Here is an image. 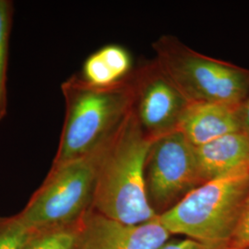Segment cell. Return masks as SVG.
Returning <instances> with one entry per match:
<instances>
[{"label": "cell", "instance_id": "1", "mask_svg": "<svg viewBox=\"0 0 249 249\" xmlns=\"http://www.w3.org/2000/svg\"><path fill=\"white\" fill-rule=\"evenodd\" d=\"M151 142L131 109L103 147L94 211L126 224L147 223L158 217L149 204L145 186V161Z\"/></svg>", "mask_w": 249, "mask_h": 249}, {"label": "cell", "instance_id": "2", "mask_svg": "<svg viewBox=\"0 0 249 249\" xmlns=\"http://www.w3.org/2000/svg\"><path fill=\"white\" fill-rule=\"evenodd\" d=\"M65 117L51 165L88 155L114 133L133 104L131 75L111 86H94L80 75L61 84Z\"/></svg>", "mask_w": 249, "mask_h": 249}, {"label": "cell", "instance_id": "3", "mask_svg": "<svg viewBox=\"0 0 249 249\" xmlns=\"http://www.w3.org/2000/svg\"><path fill=\"white\" fill-rule=\"evenodd\" d=\"M249 191V168L207 181L158 216L170 234L214 245H230Z\"/></svg>", "mask_w": 249, "mask_h": 249}, {"label": "cell", "instance_id": "4", "mask_svg": "<svg viewBox=\"0 0 249 249\" xmlns=\"http://www.w3.org/2000/svg\"><path fill=\"white\" fill-rule=\"evenodd\" d=\"M155 61L189 103L239 106L249 89V70L198 53L175 36L152 44Z\"/></svg>", "mask_w": 249, "mask_h": 249}, {"label": "cell", "instance_id": "5", "mask_svg": "<svg viewBox=\"0 0 249 249\" xmlns=\"http://www.w3.org/2000/svg\"><path fill=\"white\" fill-rule=\"evenodd\" d=\"M106 142L84 157L51 165L42 185L17 213L29 230L44 231L81 222L92 209L99 158Z\"/></svg>", "mask_w": 249, "mask_h": 249}, {"label": "cell", "instance_id": "6", "mask_svg": "<svg viewBox=\"0 0 249 249\" xmlns=\"http://www.w3.org/2000/svg\"><path fill=\"white\" fill-rule=\"evenodd\" d=\"M196 148L176 130L151 142L145 161L149 204L157 216L204 184Z\"/></svg>", "mask_w": 249, "mask_h": 249}, {"label": "cell", "instance_id": "7", "mask_svg": "<svg viewBox=\"0 0 249 249\" xmlns=\"http://www.w3.org/2000/svg\"><path fill=\"white\" fill-rule=\"evenodd\" d=\"M132 112L145 136L153 141L178 130L189 102L161 71L155 60L131 74Z\"/></svg>", "mask_w": 249, "mask_h": 249}, {"label": "cell", "instance_id": "8", "mask_svg": "<svg viewBox=\"0 0 249 249\" xmlns=\"http://www.w3.org/2000/svg\"><path fill=\"white\" fill-rule=\"evenodd\" d=\"M170 235L158 217L147 223L126 224L91 209L80 222L75 249H158Z\"/></svg>", "mask_w": 249, "mask_h": 249}, {"label": "cell", "instance_id": "9", "mask_svg": "<svg viewBox=\"0 0 249 249\" xmlns=\"http://www.w3.org/2000/svg\"><path fill=\"white\" fill-rule=\"evenodd\" d=\"M239 106L222 103H189L178 130L194 147L241 131Z\"/></svg>", "mask_w": 249, "mask_h": 249}, {"label": "cell", "instance_id": "10", "mask_svg": "<svg viewBox=\"0 0 249 249\" xmlns=\"http://www.w3.org/2000/svg\"><path fill=\"white\" fill-rule=\"evenodd\" d=\"M195 148L205 182L249 168V139L242 131Z\"/></svg>", "mask_w": 249, "mask_h": 249}, {"label": "cell", "instance_id": "11", "mask_svg": "<svg viewBox=\"0 0 249 249\" xmlns=\"http://www.w3.org/2000/svg\"><path fill=\"white\" fill-rule=\"evenodd\" d=\"M133 71L132 57L127 49L108 45L87 57L80 76L91 85L106 87L126 80Z\"/></svg>", "mask_w": 249, "mask_h": 249}, {"label": "cell", "instance_id": "12", "mask_svg": "<svg viewBox=\"0 0 249 249\" xmlns=\"http://www.w3.org/2000/svg\"><path fill=\"white\" fill-rule=\"evenodd\" d=\"M14 4L10 0H0V122L9 111L8 71L9 38L13 24Z\"/></svg>", "mask_w": 249, "mask_h": 249}, {"label": "cell", "instance_id": "13", "mask_svg": "<svg viewBox=\"0 0 249 249\" xmlns=\"http://www.w3.org/2000/svg\"><path fill=\"white\" fill-rule=\"evenodd\" d=\"M80 224L35 231L23 249H75Z\"/></svg>", "mask_w": 249, "mask_h": 249}, {"label": "cell", "instance_id": "14", "mask_svg": "<svg viewBox=\"0 0 249 249\" xmlns=\"http://www.w3.org/2000/svg\"><path fill=\"white\" fill-rule=\"evenodd\" d=\"M34 232L21 222L18 214L0 215V249H23Z\"/></svg>", "mask_w": 249, "mask_h": 249}, {"label": "cell", "instance_id": "15", "mask_svg": "<svg viewBox=\"0 0 249 249\" xmlns=\"http://www.w3.org/2000/svg\"><path fill=\"white\" fill-rule=\"evenodd\" d=\"M230 249H249V191L241 211L236 228L231 236Z\"/></svg>", "mask_w": 249, "mask_h": 249}, {"label": "cell", "instance_id": "16", "mask_svg": "<svg viewBox=\"0 0 249 249\" xmlns=\"http://www.w3.org/2000/svg\"><path fill=\"white\" fill-rule=\"evenodd\" d=\"M158 249H230V248L224 245L208 244L187 238L184 240H168Z\"/></svg>", "mask_w": 249, "mask_h": 249}, {"label": "cell", "instance_id": "17", "mask_svg": "<svg viewBox=\"0 0 249 249\" xmlns=\"http://www.w3.org/2000/svg\"><path fill=\"white\" fill-rule=\"evenodd\" d=\"M239 114H240L241 131L246 134L249 139V89L247 96L241 103Z\"/></svg>", "mask_w": 249, "mask_h": 249}]
</instances>
